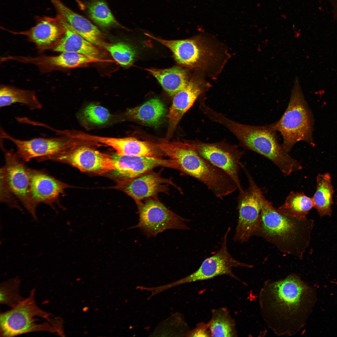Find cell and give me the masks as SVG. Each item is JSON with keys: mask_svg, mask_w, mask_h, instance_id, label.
I'll list each match as a JSON object with an SVG mask.
<instances>
[{"mask_svg": "<svg viewBox=\"0 0 337 337\" xmlns=\"http://www.w3.org/2000/svg\"><path fill=\"white\" fill-rule=\"evenodd\" d=\"M30 191L37 206L42 203L52 205L57 203L64 189L69 186L45 171L28 168Z\"/></svg>", "mask_w": 337, "mask_h": 337, "instance_id": "5bb4252c", "label": "cell"}, {"mask_svg": "<svg viewBox=\"0 0 337 337\" xmlns=\"http://www.w3.org/2000/svg\"><path fill=\"white\" fill-rule=\"evenodd\" d=\"M0 198L1 202L2 203L15 206L17 205L18 200L8 186L1 170H0Z\"/></svg>", "mask_w": 337, "mask_h": 337, "instance_id": "1f68e13d", "label": "cell"}, {"mask_svg": "<svg viewBox=\"0 0 337 337\" xmlns=\"http://www.w3.org/2000/svg\"><path fill=\"white\" fill-rule=\"evenodd\" d=\"M283 138L282 144L289 153L298 142L304 141L311 145L313 119L296 77L291 91L289 102L281 118L273 123Z\"/></svg>", "mask_w": 337, "mask_h": 337, "instance_id": "8992f818", "label": "cell"}, {"mask_svg": "<svg viewBox=\"0 0 337 337\" xmlns=\"http://www.w3.org/2000/svg\"><path fill=\"white\" fill-rule=\"evenodd\" d=\"M165 180L155 173H145L132 179H123L118 187L131 197L138 203L144 198L163 190Z\"/></svg>", "mask_w": 337, "mask_h": 337, "instance_id": "ffe728a7", "label": "cell"}, {"mask_svg": "<svg viewBox=\"0 0 337 337\" xmlns=\"http://www.w3.org/2000/svg\"><path fill=\"white\" fill-rule=\"evenodd\" d=\"M59 135L56 137L22 140L9 134L2 127L0 129L1 138L12 142L16 147L17 155L24 162L33 159H36L39 162L50 160L74 146V139L65 136Z\"/></svg>", "mask_w": 337, "mask_h": 337, "instance_id": "ba28073f", "label": "cell"}, {"mask_svg": "<svg viewBox=\"0 0 337 337\" xmlns=\"http://www.w3.org/2000/svg\"><path fill=\"white\" fill-rule=\"evenodd\" d=\"M155 145L177 169L203 184L218 198L222 199L238 189L228 174L199 155L189 142L163 140Z\"/></svg>", "mask_w": 337, "mask_h": 337, "instance_id": "3957f363", "label": "cell"}, {"mask_svg": "<svg viewBox=\"0 0 337 337\" xmlns=\"http://www.w3.org/2000/svg\"><path fill=\"white\" fill-rule=\"evenodd\" d=\"M35 290L17 305L0 315L1 336L12 337L26 333L45 331L58 334L63 329L62 320L39 307L35 300Z\"/></svg>", "mask_w": 337, "mask_h": 337, "instance_id": "5b68a950", "label": "cell"}, {"mask_svg": "<svg viewBox=\"0 0 337 337\" xmlns=\"http://www.w3.org/2000/svg\"><path fill=\"white\" fill-rule=\"evenodd\" d=\"M188 337H209L211 336L208 323H202L198 325L194 329L186 334Z\"/></svg>", "mask_w": 337, "mask_h": 337, "instance_id": "d6a6232c", "label": "cell"}, {"mask_svg": "<svg viewBox=\"0 0 337 337\" xmlns=\"http://www.w3.org/2000/svg\"><path fill=\"white\" fill-rule=\"evenodd\" d=\"M60 16L63 27V32L52 47L53 50L61 52L77 53L100 58L101 53L97 46L76 32L63 18Z\"/></svg>", "mask_w": 337, "mask_h": 337, "instance_id": "44dd1931", "label": "cell"}, {"mask_svg": "<svg viewBox=\"0 0 337 337\" xmlns=\"http://www.w3.org/2000/svg\"><path fill=\"white\" fill-rule=\"evenodd\" d=\"M139 228L148 237H155L169 229L188 230V220L176 214L159 201L153 199L139 203Z\"/></svg>", "mask_w": 337, "mask_h": 337, "instance_id": "9c48e42d", "label": "cell"}, {"mask_svg": "<svg viewBox=\"0 0 337 337\" xmlns=\"http://www.w3.org/2000/svg\"><path fill=\"white\" fill-rule=\"evenodd\" d=\"M66 61H67V68H68L67 62V53H66Z\"/></svg>", "mask_w": 337, "mask_h": 337, "instance_id": "e575fe53", "label": "cell"}, {"mask_svg": "<svg viewBox=\"0 0 337 337\" xmlns=\"http://www.w3.org/2000/svg\"><path fill=\"white\" fill-rule=\"evenodd\" d=\"M313 207L312 198L303 193L291 192L287 196L284 204L277 210L285 216L304 219L307 218L306 215Z\"/></svg>", "mask_w": 337, "mask_h": 337, "instance_id": "484cf974", "label": "cell"}, {"mask_svg": "<svg viewBox=\"0 0 337 337\" xmlns=\"http://www.w3.org/2000/svg\"><path fill=\"white\" fill-rule=\"evenodd\" d=\"M166 112L163 103L159 99L154 98L141 105L128 109L125 115L132 120L147 125L157 126L162 122Z\"/></svg>", "mask_w": 337, "mask_h": 337, "instance_id": "7402d4cb", "label": "cell"}, {"mask_svg": "<svg viewBox=\"0 0 337 337\" xmlns=\"http://www.w3.org/2000/svg\"><path fill=\"white\" fill-rule=\"evenodd\" d=\"M36 19V24L28 30L17 32L2 29L13 34L26 36L41 50L52 47L63 32L60 16L58 14L54 17L37 16Z\"/></svg>", "mask_w": 337, "mask_h": 337, "instance_id": "9a60e30c", "label": "cell"}, {"mask_svg": "<svg viewBox=\"0 0 337 337\" xmlns=\"http://www.w3.org/2000/svg\"><path fill=\"white\" fill-rule=\"evenodd\" d=\"M86 8L89 17L100 26L107 28L120 25L104 1L91 0L87 3Z\"/></svg>", "mask_w": 337, "mask_h": 337, "instance_id": "83f0119b", "label": "cell"}, {"mask_svg": "<svg viewBox=\"0 0 337 337\" xmlns=\"http://www.w3.org/2000/svg\"><path fill=\"white\" fill-rule=\"evenodd\" d=\"M230 230L231 228L229 227L222 238L219 249L212 256L205 259L196 271L182 279L166 285V288L168 289L181 284L207 280L222 275H228L238 280L232 271L233 267H252L251 265L235 259L229 253L227 239Z\"/></svg>", "mask_w": 337, "mask_h": 337, "instance_id": "30bf717a", "label": "cell"}, {"mask_svg": "<svg viewBox=\"0 0 337 337\" xmlns=\"http://www.w3.org/2000/svg\"><path fill=\"white\" fill-rule=\"evenodd\" d=\"M58 14L61 16L71 27L84 38L96 46L105 47L103 35L99 29L84 17L66 7L61 0H50Z\"/></svg>", "mask_w": 337, "mask_h": 337, "instance_id": "d6986e66", "label": "cell"}, {"mask_svg": "<svg viewBox=\"0 0 337 337\" xmlns=\"http://www.w3.org/2000/svg\"><path fill=\"white\" fill-rule=\"evenodd\" d=\"M20 280L15 278L0 285V303L11 307L17 305L24 299L19 294Z\"/></svg>", "mask_w": 337, "mask_h": 337, "instance_id": "f1b7e54d", "label": "cell"}, {"mask_svg": "<svg viewBox=\"0 0 337 337\" xmlns=\"http://www.w3.org/2000/svg\"><path fill=\"white\" fill-rule=\"evenodd\" d=\"M168 48L178 64L189 67L204 66L213 56L208 46L196 40H172Z\"/></svg>", "mask_w": 337, "mask_h": 337, "instance_id": "e0dca14e", "label": "cell"}, {"mask_svg": "<svg viewBox=\"0 0 337 337\" xmlns=\"http://www.w3.org/2000/svg\"><path fill=\"white\" fill-rule=\"evenodd\" d=\"M312 289L292 274L265 282L259 294L261 315L278 336H290L305 325L315 300Z\"/></svg>", "mask_w": 337, "mask_h": 337, "instance_id": "6da1fadb", "label": "cell"}, {"mask_svg": "<svg viewBox=\"0 0 337 337\" xmlns=\"http://www.w3.org/2000/svg\"><path fill=\"white\" fill-rule=\"evenodd\" d=\"M258 229L262 237L284 253L302 259L308 245L312 222L280 213L262 194Z\"/></svg>", "mask_w": 337, "mask_h": 337, "instance_id": "7a4b0ae2", "label": "cell"}, {"mask_svg": "<svg viewBox=\"0 0 337 337\" xmlns=\"http://www.w3.org/2000/svg\"><path fill=\"white\" fill-rule=\"evenodd\" d=\"M248 187L239 192L237 198L238 217L235 233V242H244L255 235L259 223L262 193L248 171L245 173Z\"/></svg>", "mask_w": 337, "mask_h": 337, "instance_id": "52a82bcc", "label": "cell"}, {"mask_svg": "<svg viewBox=\"0 0 337 337\" xmlns=\"http://www.w3.org/2000/svg\"><path fill=\"white\" fill-rule=\"evenodd\" d=\"M208 324L211 336H237L235 322L225 308L213 310L212 318Z\"/></svg>", "mask_w": 337, "mask_h": 337, "instance_id": "4316f807", "label": "cell"}, {"mask_svg": "<svg viewBox=\"0 0 337 337\" xmlns=\"http://www.w3.org/2000/svg\"><path fill=\"white\" fill-rule=\"evenodd\" d=\"M205 90L201 82L195 80L189 81L183 89L174 95L168 115V126L167 136L173 134L179 121L185 113L192 106L199 96Z\"/></svg>", "mask_w": 337, "mask_h": 337, "instance_id": "ac0fdd59", "label": "cell"}, {"mask_svg": "<svg viewBox=\"0 0 337 337\" xmlns=\"http://www.w3.org/2000/svg\"><path fill=\"white\" fill-rule=\"evenodd\" d=\"M105 48L114 60L121 65L129 66L133 63L135 52L128 44L123 42L107 44Z\"/></svg>", "mask_w": 337, "mask_h": 337, "instance_id": "4dcf8cb0", "label": "cell"}, {"mask_svg": "<svg viewBox=\"0 0 337 337\" xmlns=\"http://www.w3.org/2000/svg\"><path fill=\"white\" fill-rule=\"evenodd\" d=\"M145 70L157 79L170 95L174 96L183 89L189 81L186 71L179 67L164 69L147 68Z\"/></svg>", "mask_w": 337, "mask_h": 337, "instance_id": "603a6c76", "label": "cell"}, {"mask_svg": "<svg viewBox=\"0 0 337 337\" xmlns=\"http://www.w3.org/2000/svg\"><path fill=\"white\" fill-rule=\"evenodd\" d=\"M1 144L5 164L1 168L7 183L15 196L31 212L37 206L32 199L28 168L12 149L7 150Z\"/></svg>", "mask_w": 337, "mask_h": 337, "instance_id": "7c38bea8", "label": "cell"}, {"mask_svg": "<svg viewBox=\"0 0 337 337\" xmlns=\"http://www.w3.org/2000/svg\"><path fill=\"white\" fill-rule=\"evenodd\" d=\"M89 308L88 307H85L82 310L84 312H85L89 310Z\"/></svg>", "mask_w": 337, "mask_h": 337, "instance_id": "836d02e7", "label": "cell"}, {"mask_svg": "<svg viewBox=\"0 0 337 337\" xmlns=\"http://www.w3.org/2000/svg\"><path fill=\"white\" fill-rule=\"evenodd\" d=\"M112 157L114 165L113 171L123 179L134 178L158 166L176 168L174 162L170 159L156 157L122 156L117 154Z\"/></svg>", "mask_w": 337, "mask_h": 337, "instance_id": "2e32d148", "label": "cell"}, {"mask_svg": "<svg viewBox=\"0 0 337 337\" xmlns=\"http://www.w3.org/2000/svg\"><path fill=\"white\" fill-rule=\"evenodd\" d=\"M212 120L232 132L238 140L240 146L267 158L285 176L302 169L300 163L292 157L279 143L273 123L261 126L241 124L217 112L213 115Z\"/></svg>", "mask_w": 337, "mask_h": 337, "instance_id": "277c9868", "label": "cell"}, {"mask_svg": "<svg viewBox=\"0 0 337 337\" xmlns=\"http://www.w3.org/2000/svg\"><path fill=\"white\" fill-rule=\"evenodd\" d=\"M16 103L24 105L30 110L40 109L42 107L34 91L11 86H1L0 107H3Z\"/></svg>", "mask_w": 337, "mask_h": 337, "instance_id": "cb8c5ba5", "label": "cell"}, {"mask_svg": "<svg viewBox=\"0 0 337 337\" xmlns=\"http://www.w3.org/2000/svg\"><path fill=\"white\" fill-rule=\"evenodd\" d=\"M110 117L107 109L101 105L93 104L86 106L80 114L81 120L83 122L92 125L104 124L109 121Z\"/></svg>", "mask_w": 337, "mask_h": 337, "instance_id": "f546056e", "label": "cell"}, {"mask_svg": "<svg viewBox=\"0 0 337 337\" xmlns=\"http://www.w3.org/2000/svg\"><path fill=\"white\" fill-rule=\"evenodd\" d=\"M200 156L228 174L235 182L239 192L242 191L239 173L243 152L225 142L206 143L198 140L189 141Z\"/></svg>", "mask_w": 337, "mask_h": 337, "instance_id": "8fae6325", "label": "cell"}, {"mask_svg": "<svg viewBox=\"0 0 337 337\" xmlns=\"http://www.w3.org/2000/svg\"><path fill=\"white\" fill-rule=\"evenodd\" d=\"M50 160L69 164L83 171L98 174L109 172L114 169L112 156L86 146L76 148L73 147Z\"/></svg>", "mask_w": 337, "mask_h": 337, "instance_id": "4fadbf2b", "label": "cell"}, {"mask_svg": "<svg viewBox=\"0 0 337 337\" xmlns=\"http://www.w3.org/2000/svg\"><path fill=\"white\" fill-rule=\"evenodd\" d=\"M316 182V191L312 198L314 207L320 217L330 216L334 190L330 174L326 173L318 174Z\"/></svg>", "mask_w": 337, "mask_h": 337, "instance_id": "d4e9b609", "label": "cell"}]
</instances>
